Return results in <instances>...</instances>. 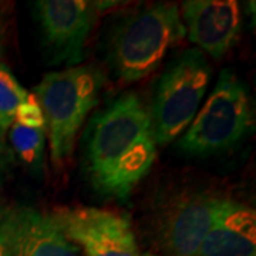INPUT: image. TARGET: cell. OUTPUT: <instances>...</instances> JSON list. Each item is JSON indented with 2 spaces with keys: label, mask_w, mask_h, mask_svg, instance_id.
I'll use <instances>...</instances> for the list:
<instances>
[{
  "label": "cell",
  "mask_w": 256,
  "mask_h": 256,
  "mask_svg": "<svg viewBox=\"0 0 256 256\" xmlns=\"http://www.w3.org/2000/svg\"><path fill=\"white\" fill-rule=\"evenodd\" d=\"M6 131H3L0 128V184H2V180L4 176V172H6V168L9 165L10 161V151L9 146H8V142H6V136H4Z\"/></svg>",
  "instance_id": "2e32d148"
},
{
  "label": "cell",
  "mask_w": 256,
  "mask_h": 256,
  "mask_svg": "<svg viewBox=\"0 0 256 256\" xmlns=\"http://www.w3.org/2000/svg\"><path fill=\"white\" fill-rule=\"evenodd\" d=\"M52 218L86 256H144L127 218L92 206L58 208Z\"/></svg>",
  "instance_id": "8992f818"
},
{
  "label": "cell",
  "mask_w": 256,
  "mask_h": 256,
  "mask_svg": "<svg viewBox=\"0 0 256 256\" xmlns=\"http://www.w3.org/2000/svg\"><path fill=\"white\" fill-rule=\"evenodd\" d=\"M210 78V64L200 50H185L165 68L156 84L150 112L156 144L174 141L190 127Z\"/></svg>",
  "instance_id": "5b68a950"
},
{
  "label": "cell",
  "mask_w": 256,
  "mask_h": 256,
  "mask_svg": "<svg viewBox=\"0 0 256 256\" xmlns=\"http://www.w3.org/2000/svg\"><path fill=\"white\" fill-rule=\"evenodd\" d=\"M101 73L90 66H74L47 73L34 88L48 136L53 164L62 165L72 156L78 130L98 102Z\"/></svg>",
  "instance_id": "3957f363"
},
{
  "label": "cell",
  "mask_w": 256,
  "mask_h": 256,
  "mask_svg": "<svg viewBox=\"0 0 256 256\" xmlns=\"http://www.w3.org/2000/svg\"><path fill=\"white\" fill-rule=\"evenodd\" d=\"M196 256H256V214L222 198Z\"/></svg>",
  "instance_id": "30bf717a"
},
{
  "label": "cell",
  "mask_w": 256,
  "mask_h": 256,
  "mask_svg": "<svg viewBox=\"0 0 256 256\" xmlns=\"http://www.w3.org/2000/svg\"><path fill=\"white\" fill-rule=\"evenodd\" d=\"M14 122L28 128H44L46 130V120L43 110L36 100L34 96H28V98L16 111Z\"/></svg>",
  "instance_id": "5bb4252c"
},
{
  "label": "cell",
  "mask_w": 256,
  "mask_h": 256,
  "mask_svg": "<svg viewBox=\"0 0 256 256\" xmlns=\"http://www.w3.org/2000/svg\"><path fill=\"white\" fill-rule=\"evenodd\" d=\"M185 36L176 4L156 3L120 23L110 42V62L126 82H137L156 72Z\"/></svg>",
  "instance_id": "7a4b0ae2"
},
{
  "label": "cell",
  "mask_w": 256,
  "mask_h": 256,
  "mask_svg": "<svg viewBox=\"0 0 256 256\" xmlns=\"http://www.w3.org/2000/svg\"><path fill=\"white\" fill-rule=\"evenodd\" d=\"M13 212L4 210L0 215V256H12L13 254Z\"/></svg>",
  "instance_id": "9a60e30c"
},
{
  "label": "cell",
  "mask_w": 256,
  "mask_h": 256,
  "mask_svg": "<svg viewBox=\"0 0 256 256\" xmlns=\"http://www.w3.org/2000/svg\"><path fill=\"white\" fill-rule=\"evenodd\" d=\"M12 256H80V249L64 235L52 215L33 208H14Z\"/></svg>",
  "instance_id": "8fae6325"
},
{
  "label": "cell",
  "mask_w": 256,
  "mask_h": 256,
  "mask_svg": "<svg viewBox=\"0 0 256 256\" xmlns=\"http://www.w3.org/2000/svg\"><path fill=\"white\" fill-rule=\"evenodd\" d=\"M87 166L94 186L126 198L154 164L156 141L151 114L136 92L122 94L90 127Z\"/></svg>",
  "instance_id": "6da1fadb"
},
{
  "label": "cell",
  "mask_w": 256,
  "mask_h": 256,
  "mask_svg": "<svg viewBox=\"0 0 256 256\" xmlns=\"http://www.w3.org/2000/svg\"><path fill=\"white\" fill-rule=\"evenodd\" d=\"M2 32H3V24H2V16H0V40H2Z\"/></svg>",
  "instance_id": "e0dca14e"
},
{
  "label": "cell",
  "mask_w": 256,
  "mask_h": 256,
  "mask_svg": "<svg viewBox=\"0 0 256 256\" xmlns=\"http://www.w3.org/2000/svg\"><path fill=\"white\" fill-rule=\"evenodd\" d=\"M36 16L47 50L57 63H80L96 18V3L86 0H40Z\"/></svg>",
  "instance_id": "ba28073f"
},
{
  "label": "cell",
  "mask_w": 256,
  "mask_h": 256,
  "mask_svg": "<svg viewBox=\"0 0 256 256\" xmlns=\"http://www.w3.org/2000/svg\"><path fill=\"white\" fill-rule=\"evenodd\" d=\"M28 96L9 67L0 63V128L3 131L12 127L16 111Z\"/></svg>",
  "instance_id": "4fadbf2b"
},
{
  "label": "cell",
  "mask_w": 256,
  "mask_h": 256,
  "mask_svg": "<svg viewBox=\"0 0 256 256\" xmlns=\"http://www.w3.org/2000/svg\"><path fill=\"white\" fill-rule=\"evenodd\" d=\"M9 138L13 151L24 164L32 168L42 165L46 144L44 128H28L13 122L9 128Z\"/></svg>",
  "instance_id": "7c38bea8"
},
{
  "label": "cell",
  "mask_w": 256,
  "mask_h": 256,
  "mask_svg": "<svg viewBox=\"0 0 256 256\" xmlns=\"http://www.w3.org/2000/svg\"><path fill=\"white\" fill-rule=\"evenodd\" d=\"M252 120L250 97L245 86L232 70L225 68L178 146L192 156H208L236 144L250 128Z\"/></svg>",
  "instance_id": "277c9868"
},
{
  "label": "cell",
  "mask_w": 256,
  "mask_h": 256,
  "mask_svg": "<svg viewBox=\"0 0 256 256\" xmlns=\"http://www.w3.org/2000/svg\"><path fill=\"white\" fill-rule=\"evenodd\" d=\"M185 33L202 52L220 58L236 43L242 18L235 0H190L182 6Z\"/></svg>",
  "instance_id": "9c48e42d"
},
{
  "label": "cell",
  "mask_w": 256,
  "mask_h": 256,
  "mask_svg": "<svg viewBox=\"0 0 256 256\" xmlns=\"http://www.w3.org/2000/svg\"><path fill=\"white\" fill-rule=\"evenodd\" d=\"M222 198L190 192L172 200L156 220V238L166 256H196Z\"/></svg>",
  "instance_id": "52a82bcc"
}]
</instances>
